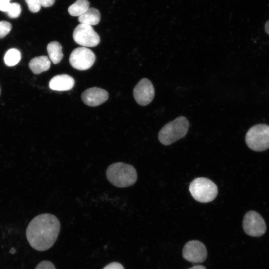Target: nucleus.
<instances>
[{
	"label": "nucleus",
	"instance_id": "obj_1",
	"mask_svg": "<svg viewBox=\"0 0 269 269\" xmlns=\"http://www.w3.org/2000/svg\"><path fill=\"white\" fill-rule=\"evenodd\" d=\"M60 230L57 218L49 213L35 217L26 230L27 240L32 248L39 251L50 249L55 243Z\"/></svg>",
	"mask_w": 269,
	"mask_h": 269
},
{
	"label": "nucleus",
	"instance_id": "obj_2",
	"mask_svg": "<svg viewBox=\"0 0 269 269\" xmlns=\"http://www.w3.org/2000/svg\"><path fill=\"white\" fill-rule=\"evenodd\" d=\"M106 174L110 183L119 188L134 185L137 178L135 168L133 165L122 162H115L109 165Z\"/></svg>",
	"mask_w": 269,
	"mask_h": 269
},
{
	"label": "nucleus",
	"instance_id": "obj_3",
	"mask_svg": "<svg viewBox=\"0 0 269 269\" xmlns=\"http://www.w3.org/2000/svg\"><path fill=\"white\" fill-rule=\"evenodd\" d=\"M189 123L183 116H180L164 125L159 132V141L165 145H169L183 137L188 132Z\"/></svg>",
	"mask_w": 269,
	"mask_h": 269
},
{
	"label": "nucleus",
	"instance_id": "obj_4",
	"mask_svg": "<svg viewBox=\"0 0 269 269\" xmlns=\"http://www.w3.org/2000/svg\"><path fill=\"white\" fill-rule=\"evenodd\" d=\"M189 190L193 198L201 203L213 201L218 194L217 185L205 177H198L192 180L189 185Z\"/></svg>",
	"mask_w": 269,
	"mask_h": 269
},
{
	"label": "nucleus",
	"instance_id": "obj_5",
	"mask_svg": "<svg viewBox=\"0 0 269 269\" xmlns=\"http://www.w3.org/2000/svg\"><path fill=\"white\" fill-rule=\"evenodd\" d=\"M246 143L251 149L262 151L269 148V126L258 124L248 131L245 137Z\"/></svg>",
	"mask_w": 269,
	"mask_h": 269
},
{
	"label": "nucleus",
	"instance_id": "obj_6",
	"mask_svg": "<svg viewBox=\"0 0 269 269\" xmlns=\"http://www.w3.org/2000/svg\"><path fill=\"white\" fill-rule=\"evenodd\" d=\"M73 38L75 42L83 47H95L100 38L91 25L80 23L74 29Z\"/></svg>",
	"mask_w": 269,
	"mask_h": 269
},
{
	"label": "nucleus",
	"instance_id": "obj_7",
	"mask_svg": "<svg viewBox=\"0 0 269 269\" xmlns=\"http://www.w3.org/2000/svg\"><path fill=\"white\" fill-rule=\"evenodd\" d=\"M96 60L94 53L85 47H79L74 49L69 57V62L75 69L86 70L90 68Z\"/></svg>",
	"mask_w": 269,
	"mask_h": 269
},
{
	"label": "nucleus",
	"instance_id": "obj_8",
	"mask_svg": "<svg viewBox=\"0 0 269 269\" xmlns=\"http://www.w3.org/2000/svg\"><path fill=\"white\" fill-rule=\"evenodd\" d=\"M243 227L245 232L252 237H259L266 231V223L262 216L257 212H247L243 219Z\"/></svg>",
	"mask_w": 269,
	"mask_h": 269
},
{
	"label": "nucleus",
	"instance_id": "obj_9",
	"mask_svg": "<svg viewBox=\"0 0 269 269\" xmlns=\"http://www.w3.org/2000/svg\"><path fill=\"white\" fill-rule=\"evenodd\" d=\"M183 258L190 262L201 263L207 258V251L204 244L197 240L188 242L182 251Z\"/></svg>",
	"mask_w": 269,
	"mask_h": 269
},
{
	"label": "nucleus",
	"instance_id": "obj_10",
	"mask_svg": "<svg viewBox=\"0 0 269 269\" xmlns=\"http://www.w3.org/2000/svg\"><path fill=\"white\" fill-rule=\"evenodd\" d=\"M154 94V88L152 83L146 78L141 79L133 91L135 101L141 106L149 104L152 101Z\"/></svg>",
	"mask_w": 269,
	"mask_h": 269
},
{
	"label": "nucleus",
	"instance_id": "obj_11",
	"mask_svg": "<svg viewBox=\"0 0 269 269\" xmlns=\"http://www.w3.org/2000/svg\"><path fill=\"white\" fill-rule=\"evenodd\" d=\"M108 97V93L105 90L98 87L87 89L81 95L83 102L91 107L97 106L105 103Z\"/></svg>",
	"mask_w": 269,
	"mask_h": 269
},
{
	"label": "nucleus",
	"instance_id": "obj_12",
	"mask_svg": "<svg viewBox=\"0 0 269 269\" xmlns=\"http://www.w3.org/2000/svg\"><path fill=\"white\" fill-rule=\"evenodd\" d=\"M74 84V79L71 76L67 74H61L51 78L49 87L52 90L65 91L71 90Z\"/></svg>",
	"mask_w": 269,
	"mask_h": 269
},
{
	"label": "nucleus",
	"instance_id": "obj_13",
	"mask_svg": "<svg viewBox=\"0 0 269 269\" xmlns=\"http://www.w3.org/2000/svg\"><path fill=\"white\" fill-rule=\"evenodd\" d=\"M51 65L49 58L46 56H40L32 59L28 66L31 71L35 74L47 71Z\"/></svg>",
	"mask_w": 269,
	"mask_h": 269
},
{
	"label": "nucleus",
	"instance_id": "obj_14",
	"mask_svg": "<svg viewBox=\"0 0 269 269\" xmlns=\"http://www.w3.org/2000/svg\"><path fill=\"white\" fill-rule=\"evenodd\" d=\"M100 17L99 10L95 8L90 7L79 16L78 21L80 23L92 26L97 24L100 22Z\"/></svg>",
	"mask_w": 269,
	"mask_h": 269
},
{
	"label": "nucleus",
	"instance_id": "obj_15",
	"mask_svg": "<svg viewBox=\"0 0 269 269\" xmlns=\"http://www.w3.org/2000/svg\"><path fill=\"white\" fill-rule=\"evenodd\" d=\"M47 50L50 59L54 64L59 63L63 58L62 47L58 41H54L48 43Z\"/></svg>",
	"mask_w": 269,
	"mask_h": 269
},
{
	"label": "nucleus",
	"instance_id": "obj_16",
	"mask_svg": "<svg viewBox=\"0 0 269 269\" xmlns=\"http://www.w3.org/2000/svg\"><path fill=\"white\" fill-rule=\"evenodd\" d=\"M90 3L88 0H77L68 9L72 16H80L89 8Z\"/></svg>",
	"mask_w": 269,
	"mask_h": 269
},
{
	"label": "nucleus",
	"instance_id": "obj_17",
	"mask_svg": "<svg viewBox=\"0 0 269 269\" xmlns=\"http://www.w3.org/2000/svg\"><path fill=\"white\" fill-rule=\"evenodd\" d=\"M4 62L8 66L16 65L21 59L20 52L16 48L8 50L4 56Z\"/></svg>",
	"mask_w": 269,
	"mask_h": 269
},
{
	"label": "nucleus",
	"instance_id": "obj_18",
	"mask_svg": "<svg viewBox=\"0 0 269 269\" xmlns=\"http://www.w3.org/2000/svg\"><path fill=\"white\" fill-rule=\"evenodd\" d=\"M21 7L19 3L16 2L10 3L7 10L8 16L10 18H17L21 13Z\"/></svg>",
	"mask_w": 269,
	"mask_h": 269
},
{
	"label": "nucleus",
	"instance_id": "obj_19",
	"mask_svg": "<svg viewBox=\"0 0 269 269\" xmlns=\"http://www.w3.org/2000/svg\"><path fill=\"white\" fill-rule=\"evenodd\" d=\"M11 24L6 21H0V38L5 36L10 31Z\"/></svg>",
	"mask_w": 269,
	"mask_h": 269
},
{
	"label": "nucleus",
	"instance_id": "obj_20",
	"mask_svg": "<svg viewBox=\"0 0 269 269\" xmlns=\"http://www.w3.org/2000/svg\"><path fill=\"white\" fill-rule=\"evenodd\" d=\"M28 5L29 10L32 12H37L41 8L39 0H25Z\"/></svg>",
	"mask_w": 269,
	"mask_h": 269
},
{
	"label": "nucleus",
	"instance_id": "obj_21",
	"mask_svg": "<svg viewBox=\"0 0 269 269\" xmlns=\"http://www.w3.org/2000/svg\"><path fill=\"white\" fill-rule=\"evenodd\" d=\"M35 269H56V268L50 261H43L39 263Z\"/></svg>",
	"mask_w": 269,
	"mask_h": 269
},
{
	"label": "nucleus",
	"instance_id": "obj_22",
	"mask_svg": "<svg viewBox=\"0 0 269 269\" xmlns=\"http://www.w3.org/2000/svg\"><path fill=\"white\" fill-rule=\"evenodd\" d=\"M103 269H125L124 267L120 263L113 262L104 268Z\"/></svg>",
	"mask_w": 269,
	"mask_h": 269
},
{
	"label": "nucleus",
	"instance_id": "obj_23",
	"mask_svg": "<svg viewBox=\"0 0 269 269\" xmlns=\"http://www.w3.org/2000/svg\"><path fill=\"white\" fill-rule=\"evenodd\" d=\"M9 0H0V10L6 12L10 4Z\"/></svg>",
	"mask_w": 269,
	"mask_h": 269
},
{
	"label": "nucleus",
	"instance_id": "obj_24",
	"mask_svg": "<svg viewBox=\"0 0 269 269\" xmlns=\"http://www.w3.org/2000/svg\"><path fill=\"white\" fill-rule=\"evenodd\" d=\"M55 1V0H39L41 5L45 7L53 5Z\"/></svg>",
	"mask_w": 269,
	"mask_h": 269
},
{
	"label": "nucleus",
	"instance_id": "obj_25",
	"mask_svg": "<svg viewBox=\"0 0 269 269\" xmlns=\"http://www.w3.org/2000/svg\"><path fill=\"white\" fill-rule=\"evenodd\" d=\"M189 269H206V268L202 265H196L190 268Z\"/></svg>",
	"mask_w": 269,
	"mask_h": 269
},
{
	"label": "nucleus",
	"instance_id": "obj_26",
	"mask_svg": "<svg viewBox=\"0 0 269 269\" xmlns=\"http://www.w3.org/2000/svg\"><path fill=\"white\" fill-rule=\"evenodd\" d=\"M265 30L266 32L269 34V20L265 24Z\"/></svg>",
	"mask_w": 269,
	"mask_h": 269
},
{
	"label": "nucleus",
	"instance_id": "obj_27",
	"mask_svg": "<svg viewBox=\"0 0 269 269\" xmlns=\"http://www.w3.org/2000/svg\"></svg>",
	"mask_w": 269,
	"mask_h": 269
}]
</instances>
